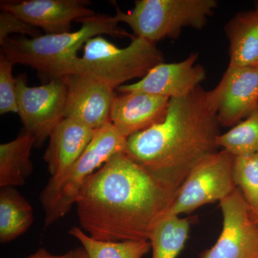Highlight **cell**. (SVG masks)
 <instances>
[{
  "label": "cell",
  "instance_id": "1",
  "mask_svg": "<svg viewBox=\"0 0 258 258\" xmlns=\"http://www.w3.org/2000/svg\"><path fill=\"white\" fill-rule=\"evenodd\" d=\"M176 194L125 153H118L86 180L76 200L78 217L95 240L149 241Z\"/></svg>",
  "mask_w": 258,
  "mask_h": 258
},
{
  "label": "cell",
  "instance_id": "2",
  "mask_svg": "<svg viewBox=\"0 0 258 258\" xmlns=\"http://www.w3.org/2000/svg\"><path fill=\"white\" fill-rule=\"evenodd\" d=\"M220 124L201 86L171 98L164 121L127 138L125 154L177 191L199 163L218 152Z\"/></svg>",
  "mask_w": 258,
  "mask_h": 258
},
{
  "label": "cell",
  "instance_id": "3",
  "mask_svg": "<svg viewBox=\"0 0 258 258\" xmlns=\"http://www.w3.org/2000/svg\"><path fill=\"white\" fill-rule=\"evenodd\" d=\"M77 31L42 35L35 37L10 36L1 45V57L14 62L36 69L51 79L73 74L78 52L90 39L99 35L118 38L134 36L120 28L114 17L96 14L81 19Z\"/></svg>",
  "mask_w": 258,
  "mask_h": 258
},
{
  "label": "cell",
  "instance_id": "4",
  "mask_svg": "<svg viewBox=\"0 0 258 258\" xmlns=\"http://www.w3.org/2000/svg\"><path fill=\"white\" fill-rule=\"evenodd\" d=\"M164 62L156 44L134 36L130 45L120 48L102 35L90 39L83 55L75 62L72 74L89 76L118 89L131 80L143 79L157 64Z\"/></svg>",
  "mask_w": 258,
  "mask_h": 258
},
{
  "label": "cell",
  "instance_id": "5",
  "mask_svg": "<svg viewBox=\"0 0 258 258\" xmlns=\"http://www.w3.org/2000/svg\"><path fill=\"white\" fill-rule=\"evenodd\" d=\"M111 3L118 23L128 25L136 37L154 44L177 38L185 28H205L218 5L216 0H137L134 8L124 13Z\"/></svg>",
  "mask_w": 258,
  "mask_h": 258
},
{
  "label": "cell",
  "instance_id": "6",
  "mask_svg": "<svg viewBox=\"0 0 258 258\" xmlns=\"http://www.w3.org/2000/svg\"><path fill=\"white\" fill-rule=\"evenodd\" d=\"M127 139L108 122L96 130L91 143L63 175L49 180L40 195L49 227L69 213L86 180L115 154L124 153Z\"/></svg>",
  "mask_w": 258,
  "mask_h": 258
},
{
  "label": "cell",
  "instance_id": "7",
  "mask_svg": "<svg viewBox=\"0 0 258 258\" xmlns=\"http://www.w3.org/2000/svg\"><path fill=\"white\" fill-rule=\"evenodd\" d=\"M234 159L235 156L222 150L199 163L176 191L167 215L190 214L228 196L237 188L232 172Z\"/></svg>",
  "mask_w": 258,
  "mask_h": 258
},
{
  "label": "cell",
  "instance_id": "8",
  "mask_svg": "<svg viewBox=\"0 0 258 258\" xmlns=\"http://www.w3.org/2000/svg\"><path fill=\"white\" fill-rule=\"evenodd\" d=\"M18 114L24 129L33 136L35 147H41L56 125L64 118L67 89L62 78L30 87L26 75L16 78Z\"/></svg>",
  "mask_w": 258,
  "mask_h": 258
},
{
  "label": "cell",
  "instance_id": "9",
  "mask_svg": "<svg viewBox=\"0 0 258 258\" xmlns=\"http://www.w3.org/2000/svg\"><path fill=\"white\" fill-rule=\"evenodd\" d=\"M221 233L199 258H258V224L248 204L236 188L220 202Z\"/></svg>",
  "mask_w": 258,
  "mask_h": 258
},
{
  "label": "cell",
  "instance_id": "10",
  "mask_svg": "<svg viewBox=\"0 0 258 258\" xmlns=\"http://www.w3.org/2000/svg\"><path fill=\"white\" fill-rule=\"evenodd\" d=\"M210 106L222 126H234L258 106V67L229 66L221 81L208 91Z\"/></svg>",
  "mask_w": 258,
  "mask_h": 258
},
{
  "label": "cell",
  "instance_id": "11",
  "mask_svg": "<svg viewBox=\"0 0 258 258\" xmlns=\"http://www.w3.org/2000/svg\"><path fill=\"white\" fill-rule=\"evenodd\" d=\"M86 0H2L0 8L10 12L45 35L71 32L72 23L96 15Z\"/></svg>",
  "mask_w": 258,
  "mask_h": 258
},
{
  "label": "cell",
  "instance_id": "12",
  "mask_svg": "<svg viewBox=\"0 0 258 258\" xmlns=\"http://www.w3.org/2000/svg\"><path fill=\"white\" fill-rule=\"evenodd\" d=\"M62 79L67 89L64 118L93 130L109 122L114 90L84 75H68Z\"/></svg>",
  "mask_w": 258,
  "mask_h": 258
},
{
  "label": "cell",
  "instance_id": "13",
  "mask_svg": "<svg viewBox=\"0 0 258 258\" xmlns=\"http://www.w3.org/2000/svg\"><path fill=\"white\" fill-rule=\"evenodd\" d=\"M198 57V53H191L179 62L157 64L138 82L123 85L117 91L149 93L170 99L186 96L206 79L205 68L197 63Z\"/></svg>",
  "mask_w": 258,
  "mask_h": 258
},
{
  "label": "cell",
  "instance_id": "14",
  "mask_svg": "<svg viewBox=\"0 0 258 258\" xmlns=\"http://www.w3.org/2000/svg\"><path fill=\"white\" fill-rule=\"evenodd\" d=\"M170 98L149 93L115 95L109 121L125 138L164 121Z\"/></svg>",
  "mask_w": 258,
  "mask_h": 258
},
{
  "label": "cell",
  "instance_id": "15",
  "mask_svg": "<svg viewBox=\"0 0 258 258\" xmlns=\"http://www.w3.org/2000/svg\"><path fill=\"white\" fill-rule=\"evenodd\" d=\"M96 130L64 118L51 132L43 159L51 179L63 175L91 143Z\"/></svg>",
  "mask_w": 258,
  "mask_h": 258
},
{
  "label": "cell",
  "instance_id": "16",
  "mask_svg": "<svg viewBox=\"0 0 258 258\" xmlns=\"http://www.w3.org/2000/svg\"><path fill=\"white\" fill-rule=\"evenodd\" d=\"M230 42V64L234 67H258V10L235 15L225 27Z\"/></svg>",
  "mask_w": 258,
  "mask_h": 258
},
{
  "label": "cell",
  "instance_id": "17",
  "mask_svg": "<svg viewBox=\"0 0 258 258\" xmlns=\"http://www.w3.org/2000/svg\"><path fill=\"white\" fill-rule=\"evenodd\" d=\"M36 141L23 129L16 139L0 145V186L15 187L25 184L33 171L30 155Z\"/></svg>",
  "mask_w": 258,
  "mask_h": 258
},
{
  "label": "cell",
  "instance_id": "18",
  "mask_svg": "<svg viewBox=\"0 0 258 258\" xmlns=\"http://www.w3.org/2000/svg\"><path fill=\"white\" fill-rule=\"evenodd\" d=\"M34 221L33 209L14 187L0 191V242L7 243L26 232Z\"/></svg>",
  "mask_w": 258,
  "mask_h": 258
},
{
  "label": "cell",
  "instance_id": "19",
  "mask_svg": "<svg viewBox=\"0 0 258 258\" xmlns=\"http://www.w3.org/2000/svg\"><path fill=\"white\" fill-rule=\"evenodd\" d=\"M189 218L167 215L156 226L149 241L152 258H177L189 237Z\"/></svg>",
  "mask_w": 258,
  "mask_h": 258
},
{
  "label": "cell",
  "instance_id": "20",
  "mask_svg": "<svg viewBox=\"0 0 258 258\" xmlns=\"http://www.w3.org/2000/svg\"><path fill=\"white\" fill-rule=\"evenodd\" d=\"M69 234L81 242L88 258H142L152 248L150 241L148 240H95L79 227H72Z\"/></svg>",
  "mask_w": 258,
  "mask_h": 258
},
{
  "label": "cell",
  "instance_id": "21",
  "mask_svg": "<svg viewBox=\"0 0 258 258\" xmlns=\"http://www.w3.org/2000/svg\"><path fill=\"white\" fill-rule=\"evenodd\" d=\"M217 144L235 157L258 152V106L243 121L220 134Z\"/></svg>",
  "mask_w": 258,
  "mask_h": 258
},
{
  "label": "cell",
  "instance_id": "22",
  "mask_svg": "<svg viewBox=\"0 0 258 258\" xmlns=\"http://www.w3.org/2000/svg\"><path fill=\"white\" fill-rule=\"evenodd\" d=\"M233 179L248 204L254 218L258 217V152L235 157Z\"/></svg>",
  "mask_w": 258,
  "mask_h": 258
},
{
  "label": "cell",
  "instance_id": "23",
  "mask_svg": "<svg viewBox=\"0 0 258 258\" xmlns=\"http://www.w3.org/2000/svg\"><path fill=\"white\" fill-rule=\"evenodd\" d=\"M14 62L0 56V114L18 113Z\"/></svg>",
  "mask_w": 258,
  "mask_h": 258
},
{
  "label": "cell",
  "instance_id": "24",
  "mask_svg": "<svg viewBox=\"0 0 258 258\" xmlns=\"http://www.w3.org/2000/svg\"><path fill=\"white\" fill-rule=\"evenodd\" d=\"M0 13V45H3L5 40L13 34L20 36L35 37L41 36L40 29L27 23L18 15L10 12L1 10Z\"/></svg>",
  "mask_w": 258,
  "mask_h": 258
},
{
  "label": "cell",
  "instance_id": "25",
  "mask_svg": "<svg viewBox=\"0 0 258 258\" xmlns=\"http://www.w3.org/2000/svg\"><path fill=\"white\" fill-rule=\"evenodd\" d=\"M74 250H70L61 255H54L47 252L46 249L41 248L38 249L35 253L32 254L28 258H74Z\"/></svg>",
  "mask_w": 258,
  "mask_h": 258
},
{
  "label": "cell",
  "instance_id": "26",
  "mask_svg": "<svg viewBox=\"0 0 258 258\" xmlns=\"http://www.w3.org/2000/svg\"><path fill=\"white\" fill-rule=\"evenodd\" d=\"M74 258H88V256L83 247H78V248L74 249Z\"/></svg>",
  "mask_w": 258,
  "mask_h": 258
},
{
  "label": "cell",
  "instance_id": "27",
  "mask_svg": "<svg viewBox=\"0 0 258 258\" xmlns=\"http://www.w3.org/2000/svg\"><path fill=\"white\" fill-rule=\"evenodd\" d=\"M254 9L258 10V1L255 2V3H254Z\"/></svg>",
  "mask_w": 258,
  "mask_h": 258
},
{
  "label": "cell",
  "instance_id": "28",
  "mask_svg": "<svg viewBox=\"0 0 258 258\" xmlns=\"http://www.w3.org/2000/svg\"><path fill=\"white\" fill-rule=\"evenodd\" d=\"M256 222H257V223L258 224V217H257V219H256Z\"/></svg>",
  "mask_w": 258,
  "mask_h": 258
}]
</instances>
